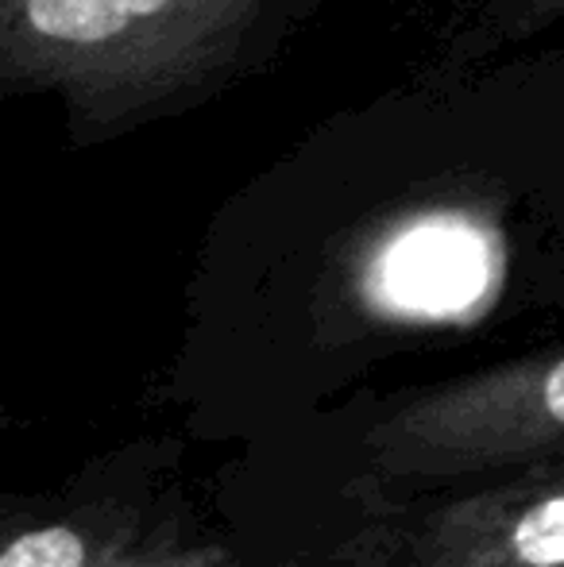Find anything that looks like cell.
<instances>
[{
    "mask_svg": "<svg viewBox=\"0 0 564 567\" xmlns=\"http://www.w3.org/2000/svg\"><path fill=\"white\" fill-rule=\"evenodd\" d=\"M309 0H0V90L59 97L85 135L186 109Z\"/></svg>",
    "mask_w": 564,
    "mask_h": 567,
    "instance_id": "cell-1",
    "label": "cell"
},
{
    "mask_svg": "<svg viewBox=\"0 0 564 567\" xmlns=\"http://www.w3.org/2000/svg\"><path fill=\"white\" fill-rule=\"evenodd\" d=\"M124 567H240V560L217 537H202L197 529H186L182 537L166 540L155 553L140 556V560Z\"/></svg>",
    "mask_w": 564,
    "mask_h": 567,
    "instance_id": "cell-5",
    "label": "cell"
},
{
    "mask_svg": "<svg viewBox=\"0 0 564 567\" xmlns=\"http://www.w3.org/2000/svg\"><path fill=\"white\" fill-rule=\"evenodd\" d=\"M345 502L352 522L317 567H564V460Z\"/></svg>",
    "mask_w": 564,
    "mask_h": 567,
    "instance_id": "cell-3",
    "label": "cell"
},
{
    "mask_svg": "<svg viewBox=\"0 0 564 567\" xmlns=\"http://www.w3.org/2000/svg\"><path fill=\"white\" fill-rule=\"evenodd\" d=\"M345 429L340 494H402L564 460V340L368 398Z\"/></svg>",
    "mask_w": 564,
    "mask_h": 567,
    "instance_id": "cell-2",
    "label": "cell"
},
{
    "mask_svg": "<svg viewBox=\"0 0 564 567\" xmlns=\"http://www.w3.org/2000/svg\"><path fill=\"white\" fill-rule=\"evenodd\" d=\"M530 20H553V16H564V0H526Z\"/></svg>",
    "mask_w": 564,
    "mask_h": 567,
    "instance_id": "cell-6",
    "label": "cell"
},
{
    "mask_svg": "<svg viewBox=\"0 0 564 567\" xmlns=\"http://www.w3.org/2000/svg\"><path fill=\"white\" fill-rule=\"evenodd\" d=\"M186 529L155 483H78L8 514L0 567H124Z\"/></svg>",
    "mask_w": 564,
    "mask_h": 567,
    "instance_id": "cell-4",
    "label": "cell"
}]
</instances>
